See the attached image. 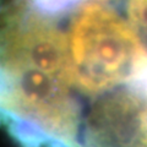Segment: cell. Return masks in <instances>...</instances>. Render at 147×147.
I'll return each mask as SVG.
<instances>
[{"label": "cell", "instance_id": "cell-1", "mask_svg": "<svg viewBox=\"0 0 147 147\" xmlns=\"http://www.w3.org/2000/svg\"><path fill=\"white\" fill-rule=\"evenodd\" d=\"M127 17L147 49V0H127Z\"/></svg>", "mask_w": 147, "mask_h": 147}]
</instances>
